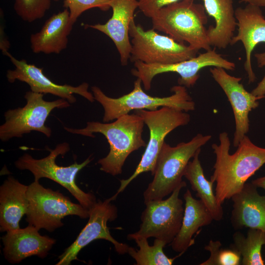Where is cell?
<instances>
[{"label": "cell", "mask_w": 265, "mask_h": 265, "mask_svg": "<svg viewBox=\"0 0 265 265\" xmlns=\"http://www.w3.org/2000/svg\"><path fill=\"white\" fill-rule=\"evenodd\" d=\"M206 12L214 20V26L207 29L210 44L226 49L234 37L237 20L233 0H202Z\"/></svg>", "instance_id": "cell-23"}, {"label": "cell", "mask_w": 265, "mask_h": 265, "mask_svg": "<svg viewBox=\"0 0 265 265\" xmlns=\"http://www.w3.org/2000/svg\"><path fill=\"white\" fill-rule=\"evenodd\" d=\"M148 238L135 237L133 240L139 249L129 246L128 253L135 261L136 265H171L177 258H168L163 252L167 244L160 239L155 238L153 245H150Z\"/></svg>", "instance_id": "cell-26"}, {"label": "cell", "mask_w": 265, "mask_h": 265, "mask_svg": "<svg viewBox=\"0 0 265 265\" xmlns=\"http://www.w3.org/2000/svg\"><path fill=\"white\" fill-rule=\"evenodd\" d=\"M200 152L199 150L188 162L184 176L189 181L191 189L196 192V196L210 211L213 220L219 221L223 216V208L217 203L213 192L214 183L208 180L205 176L199 157Z\"/></svg>", "instance_id": "cell-24"}, {"label": "cell", "mask_w": 265, "mask_h": 265, "mask_svg": "<svg viewBox=\"0 0 265 265\" xmlns=\"http://www.w3.org/2000/svg\"><path fill=\"white\" fill-rule=\"evenodd\" d=\"M111 18L105 24L85 25L106 34L114 43L120 55L121 65L126 66L131 56L132 44L129 33L134 13L138 8V0H110Z\"/></svg>", "instance_id": "cell-17"}, {"label": "cell", "mask_w": 265, "mask_h": 265, "mask_svg": "<svg viewBox=\"0 0 265 265\" xmlns=\"http://www.w3.org/2000/svg\"><path fill=\"white\" fill-rule=\"evenodd\" d=\"M26 198V221L38 230L53 232L63 225L61 220L67 216L77 215L81 218L89 216V210L73 203L58 191L43 187L39 181L27 186Z\"/></svg>", "instance_id": "cell-6"}, {"label": "cell", "mask_w": 265, "mask_h": 265, "mask_svg": "<svg viewBox=\"0 0 265 265\" xmlns=\"http://www.w3.org/2000/svg\"><path fill=\"white\" fill-rule=\"evenodd\" d=\"M219 140V144L212 145L215 162L210 180L216 183L215 194L217 203L222 205L239 192L248 179L265 164V148L254 144L246 135L231 154L228 133L221 132Z\"/></svg>", "instance_id": "cell-1"}, {"label": "cell", "mask_w": 265, "mask_h": 265, "mask_svg": "<svg viewBox=\"0 0 265 265\" xmlns=\"http://www.w3.org/2000/svg\"><path fill=\"white\" fill-rule=\"evenodd\" d=\"M241 258L236 250L221 248L218 256V265H239L241 264Z\"/></svg>", "instance_id": "cell-30"}, {"label": "cell", "mask_w": 265, "mask_h": 265, "mask_svg": "<svg viewBox=\"0 0 265 265\" xmlns=\"http://www.w3.org/2000/svg\"><path fill=\"white\" fill-rule=\"evenodd\" d=\"M237 33L233 37L230 45L238 42L243 44L245 52L244 69L249 83L255 81L256 77L253 70L251 55L255 48L260 43H265V17L261 7L247 3L244 7L235 10Z\"/></svg>", "instance_id": "cell-16"}, {"label": "cell", "mask_w": 265, "mask_h": 265, "mask_svg": "<svg viewBox=\"0 0 265 265\" xmlns=\"http://www.w3.org/2000/svg\"><path fill=\"white\" fill-rule=\"evenodd\" d=\"M148 127L150 136L148 144L138 165L128 179L120 181V186L115 194L117 196L129 184L142 173H154L157 159L166 135L177 128L187 125L190 116L183 110L168 106H162L156 110H135Z\"/></svg>", "instance_id": "cell-8"}, {"label": "cell", "mask_w": 265, "mask_h": 265, "mask_svg": "<svg viewBox=\"0 0 265 265\" xmlns=\"http://www.w3.org/2000/svg\"><path fill=\"white\" fill-rule=\"evenodd\" d=\"M186 183L177 187L167 199L146 203L141 215L139 229L127 236L129 240L135 237L155 238L170 244L178 233L182 223L185 208L179 198Z\"/></svg>", "instance_id": "cell-11"}, {"label": "cell", "mask_w": 265, "mask_h": 265, "mask_svg": "<svg viewBox=\"0 0 265 265\" xmlns=\"http://www.w3.org/2000/svg\"><path fill=\"white\" fill-rule=\"evenodd\" d=\"M263 245H265V232L249 228L246 236L240 232L233 234L230 248L239 254L241 265H264L261 253Z\"/></svg>", "instance_id": "cell-25"}, {"label": "cell", "mask_w": 265, "mask_h": 265, "mask_svg": "<svg viewBox=\"0 0 265 265\" xmlns=\"http://www.w3.org/2000/svg\"><path fill=\"white\" fill-rule=\"evenodd\" d=\"M240 2L252 4L260 7H265V0H239Z\"/></svg>", "instance_id": "cell-34"}, {"label": "cell", "mask_w": 265, "mask_h": 265, "mask_svg": "<svg viewBox=\"0 0 265 265\" xmlns=\"http://www.w3.org/2000/svg\"><path fill=\"white\" fill-rule=\"evenodd\" d=\"M194 1L181 0L161 8L151 18L153 28L198 51H208L211 46L205 26L207 13L204 6Z\"/></svg>", "instance_id": "cell-3"}, {"label": "cell", "mask_w": 265, "mask_h": 265, "mask_svg": "<svg viewBox=\"0 0 265 265\" xmlns=\"http://www.w3.org/2000/svg\"><path fill=\"white\" fill-rule=\"evenodd\" d=\"M185 210L180 229L170 244L176 252L181 254L195 243L193 236L203 227L210 225L213 218L208 209L200 200L195 199L189 189L184 195Z\"/></svg>", "instance_id": "cell-22"}, {"label": "cell", "mask_w": 265, "mask_h": 265, "mask_svg": "<svg viewBox=\"0 0 265 265\" xmlns=\"http://www.w3.org/2000/svg\"><path fill=\"white\" fill-rule=\"evenodd\" d=\"M198 133L190 141L171 146L164 142L158 156L152 181L143 192L144 203L163 199L179 186L188 162L211 139Z\"/></svg>", "instance_id": "cell-4"}, {"label": "cell", "mask_w": 265, "mask_h": 265, "mask_svg": "<svg viewBox=\"0 0 265 265\" xmlns=\"http://www.w3.org/2000/svg\"><path fill=\"white\" fill-rule=\"evenodd\" d=\"M74 23L67 8L48 18L37 32L30 37V47L35 53L59 54L65 50Z\"/></svg>", "instance_id": "cell-20"}, {"label": "cell", "mask_w": 265, "mask_h": 265, "mask_svg": "<svg viewBox=\"0 0 265 265\" xmlns=\"http://www.w3.org/2000/svg\"><path fill=\"white\" fill-rule=\"evenodd\" d=\"M112 123L87 122L82 129L64 127L67 132L94 137L93 133L103 134L109 144L107 155L98 161L100 170L112 176L122 173V167L128 156L147 144L142 138L144 126L143 119L138 115L126 114Z\"/></svg>", "instance_id": "cell-2"}, {"label": "cell", "mask_w": 265, "mask_h": 265, "mask_svg": "<svg viewBox=\"0 0 265 265\" xmlns=\"http://www.w3.org/2000/svg\"><path fill=\"white\" fill-rule=\"evenodd\" d=\"M27 186L9 176L0 187V231L20 228L19 222L27 210Z\"/></svg>", "instance_id": "cell-21"}, {"label": "cell", "mask_w": 265, "mask_h": 265, "mask_svg": "<svg viewBox=\"0 0 265 265\" xmlns=\"http://www.w3.org/2000/svg\"><path fill=\"white\" fill-rule=\"evenodd\" d=\"M52 0H14V9L24 21L33 22L42 19L50 9Z\"/></svg>", "instance_id": "cell-27"}, {"label": "cell", "mask_w": 265, "mask_h": 265, "mask_svg": "<svg viewBox=\"0 0 265 265\" xmlns=\"http://www.w3.org/2000/svg\"><path fill=\"white\" fill-rule=\"evenodd\" d=\"M134 63L132 74L141 80L145 90L151 88L154 78L164 73H176L180 76L179 85L186 88L193 86L200 77L199 72L206 67H222L226 70L233 71L235 64L224 58L215 49L206 51L190 59L169 64H146L141 61Z\"/></svg>", "instance_id": "cell-12"}, {"label": "cell", "mask_w": 265, "mask_h": 265, "mask_svg": "<svg viewBox=\"0 0 265 265\" xmlns=\"http://www.w3.org/2000/svg\"><path fill=\"white\" fill-rule=\"evenodd\" d=\"M180 0H138V8L145 16L151 18L161 8Z\"/></svg>", "instance_id": "cell-29"}, {"label": "cell", "mask_w": 265, "mask_h": 265, "mask_svg": "<svg viewBox=\"0 0 265 265\" xmlns=\"http://www.w3.org/2000/svg\"><path fill=\"white\" fill-rule=\"evenodd\" d=\"M257 187L246 183L231 198L233 202L231 222L234 229L248 228L265 232V194L260 195Z\"/></svg>", "instance_id": "cell-19"}, {"label": "cell", "mask_w": 265, "mask_h": 265, "mask_svg": "<svg viewBox=\"0 0 265 265\" xmlns=\"http://www.w3.org/2000/svg\"><path fill=\"white\" fill-rule=\"evenodd\" d=\"M129 33L132 38L130 60L132 62L172 64L190 59L199 51L168 35L159 34L153 28L145 30L134 19L130 24Z\"/></svg>", "instance_id": "cell-9"}, {"label": "cell", "mask_w": 265, "mask_h": 265, "mask_svg": "<svg viewBox=\"0 0 265 265\" xmlns=\"http://www.w3.org/2000/svg\"><path fill=\"white\" fill-rule=\"evenodd\" d=\"M114 194L103 201L98 200L89 210L88 222L82 229L76 240L59 256L57 265H69L77 260L80 251L92 241L97 239H105L110 242L115 251L120 255L128 253L129 246L120 243L111 235L107 224L115 220L117 217V207L111 202L116 199Z\"/></svg>", "instance_id": "cell-13"}, {"label": "cell", "mask_w": 265, "mask_h": 265, "mask_svg": "<svg viewBox=\"0 0 265 265\" xmlns=\"http://www.w3.org/2000/svg\"><path fill=\"white\" fill-rule=\"evenodd\" d=\"M258 66L260 68H265V51L263 53H256L254 54ZM251 93L255 96L262 98L265 97V74L262 80L258 83Z\"/></svg>", "instance_id": "cell-32"}, {"label": "cell", "mask_w": 265, "mask_h": 265, "mask_svg": "<svg viewBox=\"0 0 265 265\" xmlns=\"http://www.w3.org/2000/svg\"><path fill=\"white\" fill-rule=\"evenodd\" d=\"M0 49L1 50L2 53H3L5 52L8 51L10 44L4 33L3 23H2V25L1 23L0 24Z\"/></svg>", "instance_id": "cell-33"}, {"label": "cell", "mask_w": 265, "mask_h": 265, "mask_svg": "<svg viewBox=\"0 0 265 265\" xmlns=\"http://www.w3.org/2000/svg\"><path fill=\"white\" fill-rule=\"evenodd\" d=\"M222 244L220 241L211 240L204 247L206 250L210 253V256L200 265H218V256Z\"/></svg>", "instance_id": "cell-31"}, {"label": "cell", "mask_w": 265, "mask_h": 265, "mask_svg": "<svg viewBox=\"0 0 265 265\" xmlns=\"http://www.w3.org/2000/svg\"><path fill=\"white\" fill-rule=\"evenodd\" d=\"M2 53L9 58L15 66L14 70H8L6 73V78L10 83L16 80L26 82L32 92L51 94L66 100L70 104L76 102L75 94L81 96L90 102L94 101L93 94L88 90L87 83L83 82L77 86L56 84L44 74L43 68L29 64L25 59H17L8 51Z\"/></svg>", "instance_id": "cell-14"}, {"label": "cell", "mask_w": 265, "mask_h": 265, "mask_svg": "<svg viewBox=\"0 0 265 265\" xmlns=\"http://www.w3.org/2000/svg\"><path fill=\"white\" fill-rule=\"evenodd\" d=\"M258 188H262L265 190V176L258 178L251 182Z\"/></svg>", "instance_id": "cell-35"}, {"label": "cell", "mask_w": 265, "mask_h": 265, "mask_svg": "<svg viewBox=\"0 0 265 265\" xmlns=\"http://www.w3.org/2000/svg\"><path fill=\"white\" fill-rule=\"evenodd\" d=\"M1 239L4 257L11 264L19 263L32 256L44 258L55 242L54 239L41 235L37 229L30 225L6 232Z\"/></svg>", "instance_id": "cell-18"}, {"label": "cell", "mask_w": 265, "mask_h": 265, "mask_svg": "<svg viewBox=\"0 0 265 265\" xmlns=\"http://www.w3.org/2000/svg\"><path fill=\"white\" fill-rule=\"evenodd\" d=\"M44 94L27 91L25 95L26 105L23 107L9 109L4 113L5 122L0 126V139L7 141L13 137H21L31 131H37L47 137L52 134L50 128L45 123L54 108H64L70 106L65 99L53 101L43 99Z\"/></svg>", "instance_id": "cell-10"}, {"label": "cell", "mask_w": 265, "mask_h": 265, "mask_svg": "<svg viewBox=\"0 0 265 265\" xmlns=\"http://www.w3.org/2000/svg\"><path fill=\"white\" fill-rule=\"evenodd\" d=\"M70 150L69 144L64 142L57 144L50 154L41 159H35L26 153L15 162V166L20 170H28L34 177V181L42 178L52 180L67 189L84 208L90 210L96 204L95 195L82 191L77 185L78 173L93 159L91 156L81 163L75 162L68 166H59L55 160L60 155L64 156Z\"/></svg>", "instance_id": "cell-7"}, {"label": "cell", "mask_w": 265, "mask_h": 265, "mask_svg": "<svg viewBox=\"0 0 265 265\" xmlns=\"http://www.w3.org/2000/svg\"><path fill=\"white\" fill-rule=\"evenodd\" d=\"M58 1L59 0H53ZM110 0H64L63 6L67 8L72 21L75 23L84 11L93 8L107 11L110 8Z\"/></svg>", "instance_id": "cell-28"}, {"label": "cell", "mask_w": 265, "mask_h": 265, "mask_svg": "<svg viewBox=\"0 0 265 265\" xmlns=\"http://www.w3.org/2000/svg\"><path fill=\"white\" fill-rule=\"evenodd\" d=\"M141 80L137 78L133 88L130 93L118 98L106 96L98 86L91 87L95 100L103 107V121L107 123L132 110L145 109L156 110L160 106H168L186 112L194 110L195 104L186 87L178 85L173 86L171 95L164 97H153L146 93L141 86Z\"/></svg>", "instance_id": "cell-5"}, {"label": "cell", "mask_w": 265, "mask_h": 265, "mask_svg": "<svg viewBox=\"0 0 265 265\" xmlns=\"http://www.w3.org/2000/svg\"><path fill=\"white\" fill-rule=\"evenodd\" d=\"M210 71L224 92L232 107L235 122L233 146L237 147L249 132V112L259 106V100L263 98L248 92L240 83L241 78L229 75L223 68L212 67Z\"/></svg>", "instance_id": "cell-15"}]
</instances>
